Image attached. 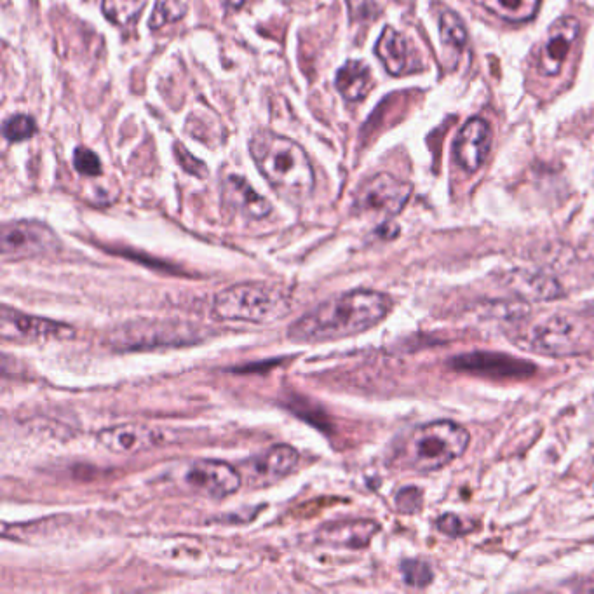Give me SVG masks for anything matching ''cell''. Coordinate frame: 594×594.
I'll list each match as a JSON object with an SVG mask.
<instances>
[{
	"instance_id": "f546056e",
	"label": "cell",
	"mask_w": 594,
	"mask_h": 594,
	"mask_svg": "<svg viewBox=\"0 0 594 594\" xmlns=\"http://www.w3.org/2000/svg\"><path fill=\"white\" fill-rule=\"evenodd\" d=\"M176 161L182 164V168L190 173V175L197 176V178H206L208 176V168L203 161H199L196 157H192L189 150L185 149L180 143L175 145Z\"/></svg>"
},
{
	"instance_id": "8fae6325",
	"label": "cell",
	"mask_w": 594,
	"mask_h": 594,
	"mask_svg": "<svg viewBox=\"0 0 594 594\" xmlns=\"http://www.w3.org/2000/svg\"><path fill=\"white\" fill-rule=\"evenodd\" d=\"M185 480L192 490L211 499H223L241 488L237 469L222 460H197L187 471Z\"/></svg>"
},
{
	"instance_id": "603a6c76",
	"label": "cell",
	"mask_w": 594,
	"mask_h": 594,
	"mask_svg": "<svg viewBox=\"0 0 594 594\" xmlns=\"http://www.w3.org/2000/svg\"><path fill=\"white\" fill-rule=\"evenodd\" d=\"M439 32H441V41L448 48L462 49L467 48L469 42V35H467V28L464 21L460 20V16L452 11H445L439 16Z\"/></svg>"
},
{
	"instance_id": "f1b7e54d",
	"label": "cell",
	"mask_w": 594,
	"mask_h": 594,
	"mask_svg": "<svg viewBox=\"0 0 594 594\" xmlns=\"http://www.w3.org/2000/svg\"><path fill=\"white\" fill-rule=\"evenodd\" d=\"M422 504H424V497H422L419 488L408 486V488L399 490L398 495H396V507L401 513H417L422 509Z\"/></svg>"
},
{
	"instance_id": "9c48e42d",
	"label": "cell",
	"mask_w": 594,
	"mask_h": 594,
	"mask_svg": "<svg viewBox=\"0 0 594 594\" xmlns=\"http://www.w3.org/2000/svg\"><path fill=\"white\" fill-rule=\"evenodd\" d=\"M2 338L21 340V342H48V340H67L74 337V328L51 319L27 316L21 312L2 307L0 314Z\"/></svg>"
},
{
	"instance_id": "d6986e66",
	"label": "cell",
	"mask_w": 594,
	"mask_h": 594,
	"mask_svg": "<svg viewBox=\"0 0 594 594\" xmlns=\"http://www.w3.org/2000/svg\"><path fill=\"white\" fill-rule=\"evenodd\" d=\"M300 455L290 445H276L265 452L262 457L253 460V471L265 485L283 480L288 474L293 473L297 467Z\"/></svg>"
},
{
	"instance_id": "cb8c5ba5",
	"label": "cell",
	"mask_w": 594,
	"mask_h": 594,
	"mask_svg": "<svg viewBox=\"0 0 594 594\" xmlns=\"http://www.w3.org/2000/svg\"><path fill=\"white\" fill-rule=\"evenodd\" d=\"M187 9H189V0H157L154 13L150 16L149 27L152 30H159L168 23L182 20Z\"/></svg>"
},
{
	"instance_id": "ba28073f",
	"label": "cell",
	"mask_w": 594,
	"mask_h": 594,
	"mask_svg": "<svg viewBox=\"0 0 594 594\" xmlns=\"http://www.w3.org/2000/svg\"><path fill=\"white\" fill-rule=\"evenodd\" d=\"M582 337L584 328L579 319L554 314L532 326L527 335V347L530 351L549 356H568L579 351Z\"/></svg>"
},
{
	"instance_id": "484cf974",
	"label": "cell",
	"mask_w": 594,
	"mask_h": 594,
	"mask_svg": "<svg viewBox=\"0 0 594 594\" xmlns=\"http://www.w3.org/2000/svg\"><path fill=\"white\" fill-rule=\"evenodd\" d=\"M37 131V124L30 115H13L4 122V136L9 142H25Z\"/></svg>"
},
{
	"instance_id": "4316f807",
	"label": "cell",
	"mask_w": 594,
	"mask_h": 594,
	"mask_svg": "<svg viewBox=\"0 0 594 594\" xmlns=\"http://www.w3.org/2000/svg\"><path fill=\"white\" fill-rule=\"evenodd\" d=\"M74 168L82 176H100L102 175V161L96 156L93 150L86 147H79L74 152Z\"/></svg>"
},
{
	"instance_id": "e0dca14e",
	"label": "cell",
	"mask_w": 594,
	"mask_h": 594,
	"mask_svg": "<svg viewBox=\"0 0 594 594\" xmlns=\"http://www.w3.org/2000/svg\"><path fill=\"white\" fill-rule=\"evenodd\" d=\"M375 53L382 61L387 74L392 77L408 74L417 68L410 42L406 41L405 35L399 34L398 30L392 27L384 28L375 46Z\"/></svg>"
},
{
	"instance_id": "3957f363",
	"label": "cell",
	"mask_w": 594,
	"mask_h": 594,
	"mask_svg": "<svg viewBox=\"0 0 594 594\" xmlns=\"http://www.w3.org/2000/svg\"><path fill=\"white\" fill-rule=\"evenodd\" d=\"M291 311L288 291L267 283H239L216 293L211 314L223 323L269 324Z\"/></svg>"
},
{
	"instance_id": "2e32d148",
	"label": "cell",
	"mask_w": 594,
	"mask_h": 594,
	"mask_svg": "<svg viewBox=\"0 0 594 594\" xmlns=\"http://www.w3.org/2000/svg\"><path fill=\"white\" fill-rule=\"evenodd\" d=\"M377 521L351 520L330 523L328 527L321 528L318 534L319 542L335 547H349V549H363L372 542L378 534Z\"/></svg>"
},
{
	"instance_id": "4fadbf2b",
	"label": "cell",
	"mask_w": 594,
	"mask_h": 594,
	"mask_svg": "<svg viewBox=\"0 0 594 594\" xmlns=\"http://www.w3.org/2000/svg\"><path fill=\"white\" fill-rule=\"evenodd\" d=\"M492 149V128L490 124L473 117L460 129L459 136L453 145V156L460 168L467 173H476L485 164L486 157Z\"/></svg>"
},
{
	"instance_id": "9a60e30c",
	"label": "cell",
	"mask_w": 594,
	"mask_h": 594,
	"mask_svg": "<svg viewBox=\"0 0 594 594\" xmlns=\"http://www.w3.org/2000/svg\"><path fill=\"white\" fill-rule=\"evenodd\" d=\"M502 284L523 302H547L563 295L558 279L540 270H509L502 276Z\"/></svg>"
},
{
	"instance_id": "277c9868",
	"label": "cell",
	"mask_w": 594,
	"mask_h": 594,
	"mask_svg": "<svg viewBox=\"0 0 594 594\" xmlns=\"http://www.w3.org/2000/svg\"><path fill=\"white\" fill-rule=\"evenodd\" d=\"M469 439V432L452 420L429 422L412 432L406 443V459L415 471L432 473L459 459Z\"/></svg>"
},
{
	"instance_id": "5bb4252c",
	"label": "cell",
	"mask_w": 594,
	"mask_h": 594,
	"mask_svg": "<svg viewBox=\"0 0 594 594\" xmlns=\"http://www.w3.org/2000/svg\"><path fill=\"white\" fill-rule=\"evenodd\" d=\"M100 445L117 455H136L161 445L164 436L159 429L142 424H124L98 432Z\"/></svg>"
},
{
	"instance_id": "d4e9b609",
	"label": "cell",
	"mask_w": 594,
	"mask_h": 594,
	"mask_svg": "<svg viewBox=\"0 0 594 594\" xmlns=\"http://www.w3.org/2000/svg\"><path fill=\"white\" fill-rule=\"evenodd\" d=\"M403 581L412 588H427L434 581V570L422 560H406L401 563Z\"/></svg>"
},
{
	"instance_id": "52a82bcc",
	"label": "cell",
	"mask_w": 594,
	"mask_h": 594,
	"mask_svg": "<svg viewBox=\"0 0 594 594\" xmlns=\"http://www.w3.org/2000/svg\"><path fill=\"white\" fill-rule=\"evenodd\" d=\"M413 187L391 173H378L361 185L354 208L359 213L396 216L412 197Z\"/></svg>"
},
{
	"instance_id": "6da1fadb",
	"label": "cell",
	"mask_w": 594,
	"mask_h": 594,
	"mask_svg": "<svg viewBox=\"0 0 594 594\" xmlns=\"http://www.w3.org/2000/svg\"><path fill=\"white\" fill-rule=\"evenodd\" d=\"M392 298L373 290H354L326 300L291 324L288 338L297 344H321L354 337L382 323Z\"/></svg>"
},
{
	"instance_id": "83f0119b",
	"label": "cell",
	"mask_w": 594,
	"mask_h": 594,
	"mask_svg": "<svg viewBox=\"0 0 594 594\" xmlns=\"http://www.w3.org/2000/svg\"><path fill=\"white\" fill-rule=\"evenodd\" d=\"M438 530H441L443 534L450 535V537H462V535L471 534L474 528L478 527L476 523L464 520L457 514H443L438 521Z\"/></svg>"
},
{
	"instance_id": "ac0fdd59",
	"label": "cell",
	"mask_w": 594,
	"mask_h": 594,
	"mask_svg": "<svg viewBox=\"0 0 594 594\" xmlns=\"http://www.w3.org/2000/svg\"><path fill=\"white\" fill-rule=\"evenodd\" d=\"M223 201L237 213L253 220H262L272 211L269 201L260 196L241 176H229L223 182Z\"/></svg>"
},
{
	"instance_id": "ffe728a7",
	"label": "cell",
	"mask_w": 594,
	"mask_h": 594,
	"mask_svg": "<svg viewBox=\"0 0 594 594\" xmlns=\"http://www.w3.org/2000/svg\"><path fill=\"white\" fill-rule=\"evenodd\" d=\"M338 93L349 102H361L373 88L372 72L363 61L351 60L338 70L335 79Z\"/></svg>"
},
{
	"instance_id": "7a4b0ae2",
	"label": "cell",
	"mask_w": 594,
	"mask_h": 594,
	"mask_svg": "<svg viewBox=\"0 0 594 594\" xmlns=\"http://www.w3.org/2000/svg\"><path fill=\"white\" fill-rule=\"evenodd\" d=\"M250 152L260 173L279 196L302 203L314 190V169L304 149L290 138L258 131L250 142Z\"/></svg>"
},
{
	"instance_id": "5b68a950",
	"label": "cell",
	"mask_w": 594,
	"mask_h": 594,
	"mask_svg": "<svg viewBox=\"0 0 594 594\" xmlns=\"http://www.w3.org/2000/svg\"><path fill=\"white\" fill-rule=\"evenodd\" d=\"M197 330L185 323L136 321L124 324L110 335V345L119 351H145L169 345L190 344L197 340Z\"/></svg>"
},
{
	"instance_id": "7402d4cb",
	"label": "cell",
	"mask_w": 594,
	"mask_h": 594,
	"mask_svg": "<svg viewBox=\"0 0 594 594\" xmlns=\"http://www.w3.org/2000/svg\"><path fill=\"white\" fill-rule=\"evenodd\" d=\"M147 0H103V14L119 27H128L140 16Z\"/></svg>"
},
{
	"instance_id": "8992f818",
	"label": "cell",
	"mask_w": 594,
	"mask_h": 594,
	"mask_svg": "<svg viewBox=\"0 0 594 594\" xmlns=\"http://www.w3.org/2000/svg\"><path fill=\"white\" fill-rule=\"evenodd\" d=\"M0 246L4 262H16L51 255L60 250V239L44 223L21 220L2 227Z\"/></svg>"
},
{
	"instance_id": "44dd1931",
	"label": "cell",
	"mask_w": 594,
	"mask_h": 594,
	"mask_svg": "<svg viewBox=\"0 0 594 594\" xmlns=\"http://www.w3.org/2000/svg\"><path fill=\"white\" fill-rule=\"evenodd\" d=\"M474 2L507 23H527L534 20L542 0H474Z\"/></svg>"
},
{
	"instance_id": "7c38bea8",
	"label": "cell",
	"mask_w": 594,
	"mask_h": 594,
	"mask_svg": "<svg viewBox=\"0 0 594 594\" xmlns=\"http://www.w3.org/2000/svg\"><path fill=\"white\" fill-rule=\"evenodd\" d=\"M579 32H581V25L574 16L554 21L553 27L547 32L546 41L540 48L539 60H537L540 74L549 75V77L560 74L568 53L572 51V46L579 37Z\"/></svg>"
},
{
	"instance_id": "4dcf8cb0",
	"label": "cell",
	"mask_w": 594,
	"mask_h": 594,
	"mask_svg": "<svg viewBox=\"0 0 594 594\" xmlns=\"http://www.w3.org/2000/svg\"><path fill=\"white\" fill-rule=\"evenodd\" d=\"M223 2H225V4H227V6L230 7H241L243 6L244 2H246V0H223Z\"/></svg>"
},
{
	"instance_id": "30bf717a",
	"label": "cell",
	"mask_w": 594,
	"mask_h": 594,
	"mask_svg": "<svg viewBox=\"0 0 594 594\" xmlns=\"http://www.w3.org/2000/svg\"><path fill=\"white\" fill-rule=\"evenodd\" d=\"M450 366L457 372L473 373L488 378H525L535 373L532 363L499 352L464 354L452 359Z\"/></svg>"
}]
</instances>
